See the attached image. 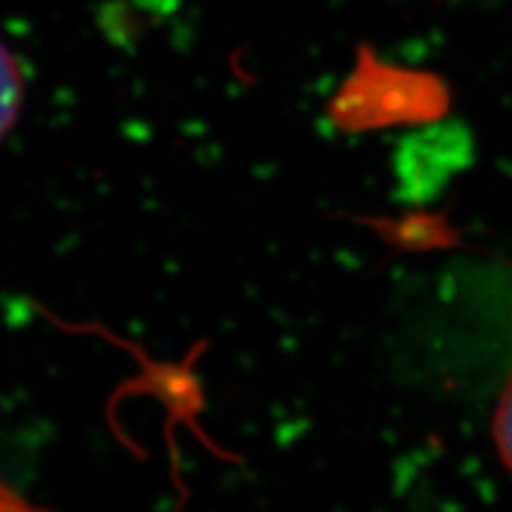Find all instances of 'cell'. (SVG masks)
Masks as SVG:
<instances>
[{
	"mask_svg": "<svg viewBox=\"0 0 512 512\" xmlns=\"http://www.w3.org/2000/svg\"><path fill=\"white\" fill-rule=\"evenodd\" d=\"M451 107L446 81L432 72L384 60L368 43H358L354 67L339 83L325 114L347 136L396 126H425Z\"/></svg>",
	"mask_w": 512,
	"mask_h": 512,
	"instance_id": "obj_1",
	"label": "cell"
},
{
	"mask_svg": "<svg viewBox=\"0 0 512 512\" xmlns=\"http://www.w3.org/2000/svg\"><path fill=\"white\" fill-rule=\"evenodd\" d=\"M124 344V347L131 351V354L138 356L140 368H143V375L136 377V382L126 384V387L119 389V394L124 392H155L162 394V403L169 411L171 425L176 422H185V425L192 427L197 432L204 444L211 446V441L204 439V432L197 427V413L202 411V392L200 384H197L195 375H192L190 363H183V366H164V363L150 361V358L143 356V351L133 344Z\"/></svg>",
	"mask_w": 512,
	"mask_h": 512,
	"instance_id": "obj_2",
	"label": "cell"
},
{
	"mask_svg": "<svg viewBox=\"0 0 512 512\" xmlns=\"http://www.w3.org/2000/svg\"><path fill=\"white\" fill-rule=\"evenodd\" d=\"M24 88H27V79H24L17 55L0 41V143L17 124L24 105Z\"/></svg>",
	"mask_w": 512,
	"mask_h": 512,
	"instance_id": "obj_3",
	"label": "cell"
},
{
	"mask_svg": "<svg viewBox=\"0 0 512 512\" xmlns=\"http://www.w3.org/2000/svg\"><path fill=\"white\" fill-rule=\"evenodd\" d=\"M491 439L501 463L512 472V375L503 384L491 415Z\"/></svg>",
	"mask_w": 512,
	"mask_h": 512,
	"instance_id": "obj_4",
	"label": "cell"
}]
</instances>
